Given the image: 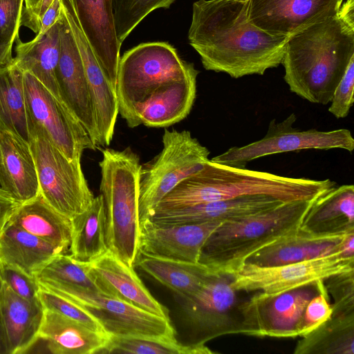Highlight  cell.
<instances>
[{"instance_id": "obj_1", "label": "cell", "mask_w": 354, "mask_h": 354, "mask_svg": "<svg viewBox=\"0 0 354 354\" xmlns=\"http://www.w3.org/2000/svg\"><path fill=\"white\" fill-rule=\"evenodd\" d=\"M198 73L167 42L139 44L120 59V115L131 128L166 127L183 120L194 105Z\"/></svg>"}, {"instance_id": "obj_4", "label": "cell", "mask_w": 354, "mask_h": 354, "mask_svg": "<svg viewBox=\"0 0 354 354\" xmlns=\"http://www.w3.org/2000/svg\"><path fill=\"white\" fill-rule=\"evenodd\" d=\"M335 185L330 179L285 177L221 165L209 159L202 170L168 193L155 211L252 195L270 196L285 203L312 199Z\"/></svg>"}, {"instance_id": "obj_31", "label": "cell", "mask_w": 354, "mask_h": 354, "mask_svg": "<svg viewBox=\"0 0 354 354\" xmlns=\"http://www.w3.org/2000/svg\"><path fill=\"white\" fill-rule=\"evenodd\" d=\"M32 125L24 88L23 71L12 59L0 67V129L29 143Z\"/></svg>"}, {"instance_id": "obj_21", "label": "cell", "mask_w": 354, "mask_h": 354, "mask_svg": "<svg viewBox=\"0 0 354 354\" xmlns=\"http://www.w3.org/2000/svg\"><path fill=\"white\" fill-rule=\"evenodd\" d=\"M283 203L270 196H245L155 211L149 219L154 223L163 224L225 223L274 208Z\"/></svg>"}, {"instance_id": "obj_18", "label": "cell", "mask_w": 354, "mask_h": 354, "mask_svg": "<svg viewBox=\"0 0 354 354\" xmlns=\"http://www.w3.org/2000/svg\"><path fill=\"white\" fill-rule=\"evenodd\" d=\"M62 12L69 26L84 68L91 97L97 131L99 147L109 146L113 139L118 111L115 89L101 68L84 36L69 0H61Z\"/></svg>"}, {"instance_id": "obj_12", "label": "cell", "mask_w": 354, "mask_h": 354, "mask_svg": "<svg viewBox=\"0 0 354 354\" xmlns=\"http://www.w3.org/2000/svg\"><path fill=\"white\" fill-rule=\"evenodd\" d=\"M324 286V281L277 295L259 292L241 306L242 334L257 337L300 336L306 307Z\"/></svg>"}, {"instance_id": "obj_42", "label": "cell", "mask_w": 354, "mask_h": 354, "mask_svg": "<svg viewBox=\"0 0 354 354\" xmlns=\"http://www.w3.org/2000/svg\"><path fill=\"white\" fill-rule=\"evenodd\" d=\"M333 313L325 285L307 304L301 326L300 337L308 333L328 320Z\"/></svg>"}, {"instance_id": "obj_43", "label": "cell", "mask_w": 354, "mask_h": 354, "mask_svg": "<svg viewBox=\"0 0 354 354\" xmlns=\"http://www.w3.org/2000/svg\"><path fill=\"white\" fill-rule=\"evenodd\" d=\"M61 0H54L43 14L36 38L43 36L59 19L61 14Z\"/></svg>"}, {"instance_id": "obj_41", "label": "cell", "mask_w": 354, "mask_h": 354, "mask_svg": "<svg viewBox=\"0 0 354 354\" xmlns=\"http://www.w3.org/2000/svg\"><path fill=\"white\" fill-rule=\"evenodd\" d=\"M2 280L15 294L28 301L39 299V286L36 279L21 270L0 263Z\"/></svg>"}, {"instance_id": "obj_48", "label": "cell", "mask_w": 354, "mask_h": 354, "mask_svg": "<svg viewBox=\"0 0 354 354\" xmlns=\"http://www.w3.org/2000/svg\"><path fill=\"white\" fill-rule=\"evenodd\" d=\"M3 280L0 272V292L3 285ZM0 354H7V349L6 346V342L4 335L2 329L1 318H0Z\"/></svg>"}, {"instance_id": "obj_33", "label": "cell", "mask_w": 354, "mask_h": 354, "mask_svg": "<svg viewBox=\"0 0 354 354\" xmlns=\"http://www.w3.org/2000/svg\"><path fill=\"white\" fill-rule=\"evenodd\" d=\"M301 337L295 354H354V315H331Z\"/></svg>"}, {"instance_id": "obj_6", "label": "cell", "mask_w": 354, "mask_h": 354, "mask_svg": "<svg viewBox=\"0 0 354 354\" xmlns=\"http://www.w3.org/2000/svg\"><path fill=\"white\" fill-rule=\"evenodd\" d=\"M100 190L106 214L109 250L134 268L138 257V194L141 165L130 147L102 150Z\"/></svg>"}, {"instance_id": "obj_39", "label": "cell", "mask_w": 354, "mask_h": 354, "mask_svg": "<svg viewBox=\"0 0 354 354\" xmlns=\"http://www.w3.org/2000/svg\"><path fill=\"white\" fill-rule=\"evenodd\" d=\"M24 0H0V44L12 47L22 25Z\"/></svg>"}, {"instance_id": "obj_14", "label": "cell", "mask_w": 354, "mask_h": 354, "mask_svg": "<svg viewBox=\"0 0 354 354\" xmlns=\"http://www.w3.org/2000/svg\"><path fill=\"white\" fill-rule=\"evenodd\" d=\"M24 88L32 122L70 160L81 159L85 149L95 150L87 131L62 101L37 79L23 71Z\"/></svg>"}, {"instance_id": "obj_9", "label": "cell", "mask_w": 354, "mask_h": 354, "mask_svg": "<svg viewBox=\"0 0 354 354\" xmlns=\"http://www.w3.org/2000/svg\"><path fill=\"white\" fill-rule=\"evenodd\" d=\"M29 145L44 200L71 220L84 212L94 196L82 171L81 159L68 160L34 122Z\"/></svg>"}, {"instance_id": "obj_17", "label": "cell", "mask_w": 354, "mask_h": 354, "mask_svg": "<svg viewBox=\"0 0 354 354\" xmlns=\"http://www.w3.org/2000/svg\"><path fill=\"white\" fill-rule=\"evenodd\" d=\"M221 223L163 224L147 219L139 224L138 256L197 263L204 243Z\"/></svg>"}, {"instance_id": "obj_47", "label": "cell", "mask_w": 354, "mask_h": 354, "mask_svg": "<svg viewBox=\"0 0 354 354\" xmlns=\"http://www.w3.org/2000/svg\"><path fill=\"white\" fill-rule=\"evenodd\" d=\"M39 1V0H24L22 24L30 17Z\"/></svg>"}, {"instance_id": "obj_29", "label": "cell", "mask_w": 354, "mask_h": 354, "mask_svg": "<svg viewBox=\"0 0 354 354\" xmlns=\"http://www.w3.org/2000/svg\"><path fill=\"white\" fill-rule=\"evenodd\" d=\"M57 248L62 254L69 253L71 244V220L48 205L39 194L22 203L9 221Z\"/></svg>"}, {"instance_id": "obj_38", "label": "cell", "mask_w": 354, "mask_h": 354, "mask_svg": "<svg viewBox=\"0 0 354 354\" xmlns=\"http://www.w3.org/2000/svg\"><path fill=\"white\" fill-rule=\"evenodd\" d=\"M39 299L44 309L80 322L93 330L105 333L97 319L73 302L41 288L39 291Z\"/></svg>"}, {"instance_id": "obj_3", "label": "cell", "mask_w": 354, "mask_h": 354, "mask_svg": "<svg viewBox=\"0 0 354 354\" xmlns=\"http://www.w3.org/2000/svg\"><path fill=\"white\" fill-rule=\"evenodd\" d=\"M354 57V0H345L334 17L289 37L282 64L291 92L326 105Z\"/></svg>"}, {"instance_id": "obj_11", "label": "cell", "mask_w": 354, "mask_h": 354, "mask_svg": "<svg viewBox=\"0 0 354 354\" xmlns=\"http://www.w3.org/2000/svg\"><path fill=\"white\" fill-rule=\"evenodd\" d=\"M296 120L294 113L281 122L273 119L269 123L266 134L261 140L242 147H232L210 160L221 165L245 168L248 162L257 158L301 149H342L353 152L354 138L350 130H300L293 127Z\"/></svg>"}, {"instance_id": "obj_44", "label": "cell", "mask_w": 354, "mask_h": 354, "mask_svg": "<svg viewBox=\"0 0 354 354\" xmlns=\"http://www.w3.org/2000/svg\"><path fill=\"white\" fill-rule=\"evenodd\" d=\"M20 205V203L0 187V232Z\"/></svg>"}, {"instance_id": "obj_26", "label": "cell", "mask_w": 354, "mask_h": 354, "mask_svg": "<svg viewBox=\"0 0 354 354\" xmlns=\"http://www.w3.org/2000/svg\"><path fill=\"white\" fill-rule=\"evenodd\" d=\"M111 336L60 314L44 309L39 339L54 354L102 353Z\"/></svg>"}, {"instance_id": "obj_5", "label": "cell", "mask_w": 354, "mask_h": 354, "mask_svg": "<svg viewBox=\"0 0 354 354\" xmlns=\"http://www.w3.org/2000/svg\"><path fill=\"white\" fill-rule=\"evenodd\" d=\"M317 197L283 203L262 212L222 223L204 243L198 263L212 271L232 274L253 253L299 229Z\"/></svg>"}, {"instance_id": "obj_45", "label": "cell", "mask_w": 354, "mask_h": 354, "mask_svg": "<svg viewBox=\"0 0 354 354\" xmlns=\"http://www.w3.org/2000/svg\"><path fill=\"white\" fill-rule=\"evenodd\" d=\"M53 1L54 0H39L31 15L23 25L29 28L37 34L39 31L41 17Z\"/></svg>"}, {"instance_id": "obj_30", "label": "cell", "mask_w": 354, "mask_h": 354, "mask_svg": "<svg viewBox=\"0 0 354 354\" xmlns=\"http://www.w3.org/2000/svg\"><path fill=\"white\" fill-rule=\"evenodd\" d=\"M72 236L68 254L75 261L89 263L108 250L104 203L100 194L89 207L71 219Z\"/></svg>"}, {"instance_id": "obj_40", "label": "cell", "mask_w": 354, "mask_h": 354, "mask_svg": "<svg viewBox=\"0 0 354 354\" xmlns=\"http://www.w3.org/2000/svg\"><path fill=\"white\" fill-rule=\"evenodd\" d=\"M354 57L352 58L336 86L328 111L336 118H344L354 102Z\"/></svg>"}, {"instance_id": "obj_34", "label": "cell", "mask_w": 354, "mask_h": 354, "mask_svg": "<svg viewBox=\"0 0 354 354\" xmlns=\"http://www.w3.org/2000/svg\"><path fill=\"white\" fill-rule=\"evenodd\" d=\"M207 346L181 344L176 339L144 337H113L102 353L212 354Z\"/></svg>"}, {"instance_id": "obj_25", "label": "cell", "mask_w": 354, "mask_h": 354, "mask_svg": "<svg viewBox=\"0 0 354 354\" xmlns=\"http://www.w3.org/2000/svg\"><path fill=\"white\" fill-rule=\"evenodd\" d=\"M299 228L316 236H339L354 232V186L336 185L319 196Z\"/></svg>"}, {"instance_id": "obj_19", "label": "cell", "mask_w": 354, "mask_h": 354, "mask_svg": "<svg viewBox=\"0 0 354 354\" xmlns=\"http://www.w3.org/2000/svg\"><path fill=\"white\" fill-rule=\"evenodd\" d=\"M78 24L111 86L116 88L120 43L112 0H69Z\"/></svg>"}, {"instance_id": "obj_28", "label": "cell", "mask_w": 354, "mask_h": 354, "mask_svg": "<svg viewBox=\"0 0 354 354\" xmlns=\"http://www.w3.org/2000/svg\"><path fill=\"white\" fill-rule=\"evenodd\" d=\"M17 41L14 63L22 71L33 75L62 102L56 76L60 50L59 19L43 36L26 42L19 38Z\"/></svg>"}, {"instance_id": "obj_22", "label": "cell", "mask_w": 354, "mask_h": 354, "mask_svg": "<svg viewBox=\"0 0 354 354\" xmlns=\"http://www.w3.org/2000/svg\"><path fill=\"white\" fill-rule=\"evenodd\" d=\"M0 187L21 204L40 194L29 143L3 129H0Z\"/></svg>"}, {"instance_id": "obj_27", "label": "cell", "mask_w": 354, "mask_h": 354, "mask_svg": "<svg viewBox=\"0 0 354 354\" xmlns=\"http://www.w3.org/2000/svg\"><path fill=\"white\" fill-rule=\"evenodd\" d=\"M62 252L49 243L8 221L0 232V263L36 279L41 270Z\"/></svg>"}, {"instance_id": "obj_35", "label": "cell", "mask_w": 354, "mask_h": 354, "mask_svg": "<svg viewBox=\"0 0 354 354\" xmlns=\"http://www.w3.org/2000/svg\"><path fill=\"white\" fill-rule=\"evenodd\" d=\"M36 280L40 288L61 285L101 292L88 263L76 261L67 254L55 256L37 274Z\"/></svg>"}, {"instance_id": "obj_8", "label": "cell", "mask_w": 354, "mask_h": 354, "mask_svg": "<svg viewBox=\"0 0 354 354\" xmlns=\"http://www.w3.org/2000/svg\"><path fill=\"white\" fill-rule=\"evenodd\" d=\"M232 275L211 270L191 295L176 296L188 330V344L203 346L220 336L242 334L243 302L232 285Z\"/></svg>"}, {"instance_id": "obj_13", "label": "cell", "mask_w": 354, "mask_h": 354, "mask_svg": "<svg viewBox=\"0 0 354 354\" xmlns=\"http://www.w3.org/2000/svg\"><path fill=\"white\" fill-rule=\"evenodd\" d=\"M351 270L354 258L338 253L274 266L244 263L231 274V285L238 292L259 291L272 295Z\"/></svg>"}, {"instance_id": "obj_37", "label": "cell", "mask_w": 354, "mask_h": 354, "mask_svg": "<svg viewBox=\"0 0 354 354\" xmlns=\"http://www.w3.org/2000/svg\"><path fill=\"white\" fill-rule=\"evenodd\" d=\"M324 282L333 300L331 315H354V270L331 275Z\"/></svg>"}, {"instance_id": "obj_15", "label": "cell", "mask_w": 354, "mask_h": 354, "mask_svg": "<svg viewBox=\"0 0 354 354\" xmlns=\"http://www.w3.org/2000/svg\"><path fill=\"white\" fill-rule=\"evenodd\" d=\"M345 0H245L249 20L263 31L290 37L335 16Z\"/></svg>"}, {"instance_id": "obj_16", "label": "cell", "mask_w": 354, "mask_h": 354, "mask_svg": "<svg viewBox=\"0 0 354 354\" xmlns=\"http://www.w3.org/2000/svg\"><path fill=\"white\" fill-rule=\"evenodd\" d=\"M59 23L60 50L56 76L59 93L62 102L82 124L97 148L99 133L84 68L62 10Z\"/></svg>"}, {"instance_id": "obj_2", "label": "cell", "mask_w": 354, "mask_h": 354, "mask_svg": "<svg viewBox=\"0 0 354 354\" xmlns=\"http://www.w3.org/2000/svg\"><path fill=\"white\" fill-rule=\"evenodd\" d=\"M288 38L268 34L252 24L245 0L193 3L188 40L207 71L233 78L263 75L282 64Z\"/></svg>"}, {"instance_id": "obj_46", "label": "cell", "mask_w": 354, "mask_h": 354, "mask_svg": "<svg viewBox=\"0 0 354 354\" xmlns=\"http://www.w3.org/2000/svg\"><path fill=\"white\" fill-rule=\"evenodd\" d=\"M12 59V47L0 44V67L8 64Z\"/></svg>"}, {"instance_id": "obj_20", "label": "cell", "mask_w": 354, "mask_h": 354, "mask_svg": "<svg viewBox=\"0 0 354 354\" xmlns=\"http://www.w3.org/2000/svg\"><path fill=\"white\" fill-rule=\"evenodd\" d=\"M88 266L101 292L170 320L169 310L152 296L133 268L109 250Z\"/></svg>"}, {"instance_id": "obj_32", "label": "cell", "mask_w": 354, "mask_h": 354, "mask_svg": "<svg viewBox=\"0 0 354 354\" xmlns=\"http://www.w3.org/2000/svg\"><path fill=\"white\" fill-rule=\"evenodd\" d=\"M136 266L179 297L191 295L198 290L211 271L198 262L142 255L138 256Z\"/></svg>"}, {"instance_id": "obj_10", "label": "cell", "mask_w": 354, "mask_h": 354, "mask_svg": "<svg viewBox=\"0 0 354 354\" xmlns=\"http://www.w3.org/2000/svg\"><path fill=\"white\" fill-rule=\"evenodd\" d=\"M40 288L84 309L97 319L110 336L176 338V331L170 320L119 298L81 287L53 285Z\"/></svg>"}, {"instance_id": "obj_24", "label": "cell", "mask_w": 354, "mask_h": 354, "mask_svg": "<svg viewBox=\"0 0 354 354\" xmlns=\"http://www.w3.org/2000/svg\"><path fill=\"white\" fill-rule=\"evenodd\" d=\"M344 235L316 236L299 228L253 253L245 263L274 266L341 254L340 242Z\"/></svg>"}, {"instance_id": "obj_23", "label": "cell", "mask_w": 354, "mask_h": 354, "mask_svg": "<svg viewBox=\"0 0 354 354\" xmlns=\"http://www.w3.org/2000/svg\"><path fill=\"white\" fill-rule=\"evenodd\" d=\"M44 311L39 299H25L3 283L0 318L7 354L26 353L39 339Z\"/></svg>"}, {"instance_id": "obj_7", "label": "cell", "mask_w": 354, "mask_h": 354, "mask_svg": "<svg viewBox=\"0 0 354 354\" xmlns=\"http://www.w3.org/2000/svg\"><path fill=\"white\" fill-rule=\"evenodd\" d=\"M209 153L189 131L165 129L161 151L140 167L139 224L151 217L161 200L178 183L202 170Z\"/></svg>"}, {"instance_id": "obj_36", "label": "cell", "mask_w": 354, "mask_h": 354, "mask_svg": "<svg viewBox=\"0 0 354 354\" xmlns=\"http://www.w3.org/2000/svg\"><path fill=\"white\" fill-rule=\"evenodd\" d=\"M175 0H112L117 36L122 44L151 12L168 8Z\"/></svg>"}]
</instances>
